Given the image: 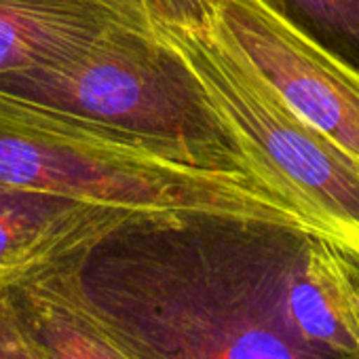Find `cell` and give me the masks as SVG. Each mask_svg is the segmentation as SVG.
<instances>
[{
  "mask_svg": "<svg viewBox=\"0 0 359 359\" xmlns=\"http://www.w3.org/2000/svg\"><path fill=\"white\" fill-rule=\"evenodd\" d=\"M317 233L273 199L116 210L22 271L133 359H342L290 302Z\"/></svg>",
  "mask_w": 359,
  "mask_h": 359,
  "instance_id": "6da1fadb",
  "label": "cell"
},
{
  "mask_svg": "<svg viewBox=\"0 0 359 359\" xmlns=\"http://www.w3.org/2000/svg\"><path fill=\"white\" fill-rule=\"evenodd\" d=\"M0 93L177 165L262 187L239 131L154 24L116 20L60 64L0 76Z\"/></svg>",
  "mask_w": 359,
  "mask_h": 359,
  "instance_id": "7a4b0ae2",
  "label": "cell"
},
{
  "mask_svg": "<svg viewBox=\"0 0 359 359\" xmlns=\"http://www.w3.org/2000/svg\"><path fill=\"white\" fill-rule=\"evenodd\" d=\"M0 182L125 210L277 201L248 180L177 165L5 93H0Z\"/></svg>",
  "mask_w": 359,
  "mask_h": 359,
  "instance_id": "3957f363",
  "label": "cell"
},
{
  "mask_svg": "<svg viewBox=\"0 0 359 359\" xmlns=\"http://www.w3.org/2000/svg\"><path fill=\"white\" fill-rule=\"evenodd\" d=\"M158 28L239 131L258 182L359 252V163L294 112L214 22L203 30Z\"/></svg>",
  "mask_w": 359,
  "mask_h": 359,
  "instance_id": "277c9868",
  "label": "cell"
},
{
  "mask_svg": "<svg viewBox=\"0 0 359 359\" xmlns=\"http://www.w3.org/2000/svg\"><path fill=\"white\" fill-rule=\"evenodd\" d=\"M214 24L283 102L359 163V72L260 0H220Z\"/></svg>",
  "mask_w": 359,
  "mask_h": 359,
  "instance_id": "5b68a950",
  "label": "cell"
},
{
  "mask_svg": "<svg viewBox=\"0 0 359 359\" xmlns=\"http://www.w3.org/2000/svg\"><path fill=\"white\" fill-rule=\"evenodd\" d=\"M116 20L102 0H0V76L76 55Z\"/></svg>",
  "mask_w": 359,
  "mask_h": 359,
  "instance_id": "8992f818",
  "label": "cell"
},
{
  "mask_svg": "<svg viewBox=\"0 0 359 359\" xmlns=\"http://www.w3.org/2000/svg\"><path fill=\"white\" fill-rule=\"evenodd\" d=\"M0 294L32 359H133L74 304L24 271L0 283Z\"/></svg>",
  "mask_w": 359,
  "mask_h": 359,
  "instance_id": "52a82bcc",
  "label": "cell"
},
{
  "mask_svg": "<svg viewBox=\"0 0 359 359\" xmlns=\"http://www.w3.org/2000/svg\"><path fill=\"white\" fill-rule=\"evenodd\" d=\"M116 210L0 182V283Z\"/></svg>",
  "mask_w": 359,
  "mask_h": 359,
  "instance_id": "ba28073f",
  "label": "cell"
},
{
  "mask_svg": "<svg viewBox=\"0 0 359 359\" xmlns=\"http://www.w3.org/2000/svg\"><path fill=\"white\" fill-rule=\"evenodd\" d=\"M294 30L359 72V0H260Z\"/></svg>",
  "mask_w": 359,
  "mask_h": 359,
  "instance_id": "9c48e42d",
  "label": "cell"
},
{
  "mask_svg": "<svg viewBox=\"0 0 359 359\" xmlns=\"http://www.w3.org/2000/svg\"><path fill=\"white\" fill-rule=\"evenodd\" d=\"M125 18L173 26L187 30H203L212 26L220 0H102Z\"/></svg>",
  "mask_w": 359,
  "mask_h": 359,
  "instance_id": "30bf717a",
  "label": "cell"
},
{
  "mask_svg": "<svg viewBox=\"0 0 359 359\" xmlns=\"http://www.w3.org/2000/svg\"><path fill=\"white\" fill-rule=\"evenodd\" d=\"M0 359H32L26 342L15 327L3 294H0Z\"/></svg>",
  "mask_w": 359,
  "mask_h": 359,
  "instance_id": "8fae6325",
  "label": "cell"
},
{
  "mask_svg": "<svg viewBox=\"0 0 359 359\" xmlns=\"http://www.w3.org/2000/svg\"><path fill=\"white\" fill-rule=\"evenodd\" d=\"M342 359H359V351H355V353H351V355H346Z\"/></svg>",
  "mask_w": 359,
  "mask_h": 359,
  "instance_id": "7c38bea8",
  "label": "cell"
}]
</instances>
